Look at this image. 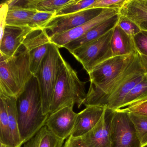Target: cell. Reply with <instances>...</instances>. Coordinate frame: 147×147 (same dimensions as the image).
<instances>
[{
	"instance_id": "cell-24",
	"label": "cell",
	"mask_w": 147,
	"mask_h": 147,
	"mask_svg": "<svg viewBox=\"0 0 147 147\" xmlns=\"http://www.w3.org/2000/svg\"><path fill=\"white\" fill-rule=\"evenodd\" d=\"M0 143L11 146V132L8 122L6 105L0 97Z\"/></svg>"
},
{
	"instance_id": "cell-31",
	"label": "cell",
	"mask_w": 147,
	"mask_h": 147,
	"mask_svg": "<svg viewBox=\"0 0 147 147\" xmlns=\"http://www.w3.org/2000/svg\"><path fill=\"white\" fill-rule=\"evenodd\" d=\"M30 0H9L4 1L7 5L8 11L14 9H29Z\"/></svg>"
},
{
	"instance_id": "cell-7",
	"label": "cell",
	"mask_w": 147,
	"mask_h": 147,
	"mask_svg": "<svg viewBox=\"0 0 147 147\" xmlns=\"http://www.w3.org/2000/svg\"><path fill=\"white\" fill-rule=\"evenodd\" d=\"M136 54L113 57L95 67L88 73L90 86H101L112 81L125 69Z\"/></svg>"
},
{
	"instance_id": "cell-4",
	"label": "cell",
	"mask_w": 147,
	"mask_h": 147,
	"mask_svg": "<svg viewBox=\"0 0 147 147\" xmlns=\"http://www.w3.org/2000/svg\"><path fill=\"white\" fill-rule=\"evenodd\" d=\"M62 56L59 48L51 43L47 54L36 74L42 99L44 115L49 114L52 96L58 76Z\"/></svg>"
},
{
	"instance_id": "cell-11",
	"label": "cell",
	"mask_w": 147,
	"mask_h": 147,
	"mask_svg": "<svg viewBox=\"0 0 147 147\" xmlns=\"http://www.w3.org/2000/svg\"><path fill=\"white\" fill-rule=\"evenodd\" d=\"M119 9H105L98 16L87 23L70 30L51 37V42L59 48H64L65 45L80 37L94 27L119 13Z\"/></svg>"
},
{
	"instance_id": "cell-13",
	"label": "cell",
	"mask_w": 147,
	"mask_h": 147,
	"mask_svg": "<svg viewBox=\"0 0 147 147\" xmlns=\"http://www.w3.org/2000/svg\"><path fill=\"white\" fill-rule=\"evenodd\" d=\"M145 74V70L140 62L138 54L132 70L111 95L107 107L113 110L121 109L126 95L142 80Z\"/></svg>"
},
{
	"instance_id": "cell-1",
	"label": "cell",
	"mask_w": 147,
	"mask_h": 147,
	"mask_svg": "<svg viewBox=\"0 0 147 147\" xmlns=\"http://www.w3.org/2000/svg\"><path fill=\"white\" fill-rule=\"evenodd\" d=\"M19 128L23 144L45 125L49 115H44L37 80L33 76L17 98Z\"/></svg>"
},
{
	"instance_id": "cell-26",
	"label": "cell",
	"mask_w": 147,
	"mask_h": 147,
	"mask_svg": "<svg viewBox=\"0 0 147 147\" xmlns=\"http://www.w3.org/2000/svg\"><path fill=\"white\" fill-rule=\"evenodd\" d=\"M96 0H74L73 2L62 8L55 16H62L70 13H75L80 11L88 9L93 5Z\"/></svg>"
},
{
	"instance_id": "cell-10",
	"label": "cell",
	"mask_w": 147,
	"mask_h": 147,
	"mask_svg": "<svg viewBox=\"0 0 147 147\" xmlns=\"http://www.w3.org/2000/svg\"><path fill=\"white\" fill-rule=\"evenodd\" d=\"M73 108L67 106L50 113L45 124L55 136L63 140L71 136L75 125L78 113Z\"/></svg>"
},
{
	"instance_id": "cell-16",
	"label": "cell",
	"mask_w": 147,
	"mask_h": 147,
	"mask_svg": "<svg viewBox=\"0 0 147 147\" xmlns=\"http://www.w3.org/2000/svg\"><path fill=\"white\" fill-rule=\"evenodd\" d=\"M119 18V14L118 13L108 19L91 29L80 37L68 44L64 48L70 53L77 48L99 38L114 29L117 24Z\"/></svg>"
},
{
	"instance_id": "cell-2",
	"label": "cell",
	"mask_w": 147,
	"mask_h": 147,
	"mask_svg": "<svg viewBox=\"0 0 147 147\" xmlns=\"http://www.w3.org/2000/svg\"><path fill=\"white\" fill-rule=\"evenodd\" d=\"M0 94L18 98L33 76L30 69V52L21 46L11 57L0 55Z\"/></svg>"
},
{
	"instance_id": "cell-30",
	"label": "cell",
	"mask_w": 147,
	"mask_h": 147,
	"mask_svg": "<svg viewBox=\"0 0 147 147\" xmlns=\"http://www.w3.org/2000/svg\"><path fill=\"white\" fill-rule=\"evenodd\" d=\"M126 0H96L95 3L90 7L92 8L117 9L120 10Z\"/></svg>"
},
{
	"instance_id": "cell-6",
	"label": "cell",
	"mask_w": 147,
	"mask_h": 147,
	"mask_svg": "<svg viewBox=\"0 0 147 147\" xmlns=\"http://www.w3.org/2000/svg\"><path fill=\"white\" fill-rule=\"evenodd\" d=\"M110 147H142L129 113L124 109L115 110L111 125Z\"/></svg>"
},
{
	"instance_id": "cell-22",
	"label": "cell",
	"mask_w": 147,
	"mask_h": 147,
	"mask_svg": "<svg viewBox=\"0 0 147 147\" xmlns=\"http://www.w3.org/2000/svg\"><path fill=\"white\" fill-rule=\"evenodd\" d=\"M74 0H30V10L56 13Z\"/></svg>"
},
{
	"instance_id": "cell-28",
	"label": "cell",
	"mask_w": 147,
	"mask_h": 147,
	"mask_svg": "<svg viewBox=\"0 0 147 147\" xmlns=\"http://www.w3.org/2000/svg\"><path fill=\"white\" fill-rule=\"evenodd\" d=\"M117 25L125 33L132 37L142 30L140 27L135 22L120 14Z\"/></svg>"
},
{
	"instance_id": "cell-36",
	"label": "cell",
	"mask_w": 147,
	"mask_h": 147,
	"mask_svg": "<svg viewBox=\"0 0 147 147\" xmlns=\"http://www.w3.org/2000/svg\"><path fill=\"white\" fill-rule=\"evenodd\" d=\"M0 147H13L10 145H7V144H3L0 143Z\"/></svg>"
},
{
	"instance_id": "cell-20",
	"label": "cell",
	"mask_w": 147,
	"mask_h": 147,
	"mask_svg": "<svg viewBox=\"0 0 147 147\" xmlns=\"http://www.w3.org/2000/svg\"><path fill=\"white\" fill-rule=\"evenodd\" d=\"M64 142L45 125L24 144V147H63Z\"/></svg>"
},
{
	"instance_id": "cell-17",
	"label": "cell",
	"mask_w": 147,
	"mask_h": 147,
	"mask_svg": "<svg viewBox=\"0 0 147 147\" xmlns=\"http://www.w3.org/2000/svg\"><path fill=\"white\" fill-rule=\"evenodd\" d=\"M119 14L135 22L147 31V0H126Z\"/></svg>"
},
{
	"instance_id": "cell-37",
	"label": "cell",
	"mask_w": 147,
	"mask_h": 147,
	"mask_svg": "<svg viewBox=\"0 0 147 147\" xmlns=\"http://www.w3.org/2000/svg\"><path fill=\"white\" fill-rule=\"evenodd\" d=\"M147 147V146H145V147Z\"/></svg>"
},
{
	"instance_id": "cell-19",
	"label": "cell",
	"mask_w": 147,
	"mask_h": 147,
	"mask_svg": "<svg viewBox=\"0 0 147 147\" xmlns=\"http://www.w3.org/2000/svg\"><path fill=\"white\" fill-rule=\"evenodd\" d=\"M0 97L3 98L6 105L11 132V146L21 147L23 143L19 128L17 107V98L5 96L1 94H0Z\"/></svg>"
},
{
	"instance_id": "cell-3",
	"label": "cell",
	"mask_w": 147,
	"mask_h": 147,
	"mask_svg": "<svg viewBox=\"0 0 147 147\" xmlns=\"http://www.w3.org/2000/svg\"><path fill=\"white\" fill-rule=\"evenodd\" d=\"M86 82L80 80L77 72L62 56L50 113L75 105L80 108L86 98Z\"/></svg>"
},
{
	"instance_id": "cell-29",
	"label": "cell",
	"mask_w": 147,
	"mask_h": 147,
	"mask_svg": "<svg viewBox=\"0 0 147 147\" xmlns=\"http://www.w3.org/2000/svg\"><path fill=\"white\" fill-rule=\"evenodd\" d=\"M133 39L138 53L147 56V31L141 30L133 37Z\"/></svg>"
},
{
	"instance_id": "cell-27",
	"label": "cell",
	"mask_w": 147,
	"mask_h": 147,
	"mask_svg": "<svg viewBox=\"0 0 147 147\" xmlns=\"http://www.w3.org/2000/svg\"><path fill=\"white\" fill-rule=\"evenodd\" d=\"M55 16V13L37 11L28 26L35 31L43 30Z\"/></svg>"
},
{
	"instance_id": "cell-12",
	"label": "cell",
	"mask_w": 147,
	"mask_h": 147,
	"mask_svg": "<svg viewBox=\"0 0 147 147\" xmlns=\"http://www.w3.org/2000/svg\"><path fill=\"white\" fill-rule=\"evenodd\" d=\"M115 111L106 107L97 124L79 138L90 147H110L111 125Z\"/></svg>"
},
{
	"instance_id": "cell-25",
	"label": "cell",
	"mask_w": 147,
	"mask_h": 147,
	"mask_svg": "<svg viewBox=\"0 0 147 147\" xmlns=\"http://www.w3.org/2000/svg\"><path fill=\"white\" fill-rule=\"evenodd\" d=\"M129 113L142 147L147 146V116Z\"/></svg>"
},
{
	"instance_id": "cell-9",
	"label": "cell",
	"mask_w": 147,
	"mask_h": 147,
	"mask_svg": "<svg viewBox=\"0 0 147 147\" xmlns=\"http://www.w3.org/2000/svg\"><path fill=\"white\" fill-rule=\"evenodd\" d=\"M51 42L45 29L33 31L22 46L30 52V69L33 76L38 71Z\"/></svg>"
},
{
	"instance_id": "cell-14",
	"label": "cell",
	"mask_w": 147,
	"mask_h": 147,
	"mask_svg": "<svg viewBox=\"0 0 147 147\" xmlns=\"http://www.w3.org/2000/svg\"><path fill=\"white\" fill-rule=\"evenodd\" d=\"M33 31L29 26L6 25L1 37V55L11 57L16 55L26 38Z\"/></svg>"
},
{
	"instance_id": "cell-15",
	"label": "cell",
	"mask_w": 147,
	"mask_h": 147,
	"mask_svg": "<svg viewBox=\"0 0 147 147\" xmlns=\"http://www.w3.org/2000/svg\"><path fill=\"white\" fill-rule=\"evenodd\" d=\"M106 107L88 106L78 113L71 136L80 138L90 131L99 121Z\"/></svg>"
},
{
	"instance_id": "cell-32",
	"label": "cell",
	"mask_w": 147,
	"mask_h": 147,
	"mask_svg": "<svg viewBox=\"0 0 147 147\" xmlns=\"http://www.w3.org/2000/svg\"><path fill=\"white\" fill-rule=\"evenodd\" d=\"M124 110L128 112L147 116V100L126 107Z\"/></svg>"
},
{
	"instance_id": "cell-21",
	"label": "cell",
	"mask_w": 147,
	"mask_h": 147,
	"mask_svg": "<svg viewBox=\"0 0 147 147\" xmlns=\"http://www.w3.org/2000/svg\"><path fill=\"white\" fill-rule=\"evenodd\" d=\"M147 100V74L137 84L125 98L122 108L131 106Z\"/></svg>"
},
{
	"instance_id": "cell-33",
	"label": "cell",
	"mask_w": 147,
	"mask_h": 147,
	"mask_svg": "<svg viewBox=\"0 0 147 147\" xmlns=\"http://www.w3.org/2000/svg\"><path fill=\"white\" fill-rule=\"evenodd\" d=\"M63 147H90L81 138L69 136L66 140Z\"/></svg>"
},
{
	"instance_id": "cell-8",
	"label": "cell",
	"mask_w": 147,
	"mask_h": 147,
	"mask_svg": "<svg viewBox=\"0 0 147 147\" xmlns=\"http://www.w3.org/2000/svg\"><path fill=\"white\" fill-rule=\"evenodd\" d=\"M105 9H86L75 13L55 16L44 29L50 37L78 27L98 16Z\"/></svg>"
},
{
	"instance_id": "cell-34",
	"label": "cell",
	"mask_w": 147,
	"mask_h": 147,
	"mask_svg": "<svg viewBox=\"0 0 147 147\" xmlns=\"http://www.w3.org/2000/svg\"><path fill=\"white\" fill-rule=\"evenodd\" d=\"M8 11V7L5 2L1 5V37L2 36L4 29L6 26V19L7 14Z\"/></svg>"
},
{
	"instance_id": "cell-35",
	"label": "cell",
	"mask_w": 147,
	"mask_h": 147,
	"mask_svg": "<svg viewBox=\"0 0 147 147\" xmlns=\"http://www.w3.org/2000/svg\"><path fill=\"white\" fill-rule=\"evenodd\" d=\"M139 56L141 64L144 69L145 70V73L147 74V56L142 55L139 54Z\"/></svg>"
},
{
	"instance_id": "cell-18",
	"label": "cell",
	"mask_w": 147,
	"mask_h": 147,
	"mask_svg": "<svg viewBox=\"0 0 147 147\" xmlns=\"http://www.w3.org/2000/svg\"><path fill=\"white\" fill-rule=\"evenodd\" d=\"M111 45L113 57L129 55L138 52L133 37L125 33L117 25L113 30Z\"/></svg>"
},
{
	"instance_id": "cell-5",
	"label": "cell",
	"mask_w": 147,
	"mask_h": 147,
	"mask_svg": "<svg viewBox=\"0 0 147 147\" xmlns=\"http://www.w3.org/2000/svg\"><path fill=\"white\" fill-rule=\"evenodd\" d=\"M113 30L99 38L86 44L70 52L89 73L95 67L113 57L111 41Z\"/></svg>"
},
{
	"instance_id": "cell-23",
	"label": "cell",
	"mask_w": 147,
	"mask_h": 147,
	"mask_svg": "<svg viewBox=\"0 0 147 147\" xmlns=\"http://www.w3.org/2000/svg\"><path fill=\"white\" fill-rule=\"evenodd\" d=\"M36 11V10L24 9L9 10L7 14L6 25L28 26Z\"/></svg>"
}]
</instances>
